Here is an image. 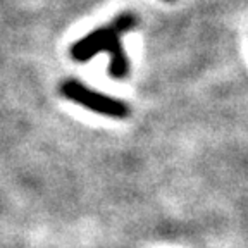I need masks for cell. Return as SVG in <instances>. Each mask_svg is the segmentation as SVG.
<instances>
[{
  "label": "cell",
  "mask_w": 248,
  "mask_h": 248,
  "mask_svg": "<svg viewBox=\"0 0 248 248\" xmlns=\"http://www.w3.org/2000/svg\"><path fill=\"white\" fill-rule=\"evenodd\" d=\"M121 35L123 33L114 24L97 28L71 46V55H73L74 61L86 62L95 57L98 52H107L108 57H110L108 74L121 79V78L128 76L129 71V59L126 55L123 42H121Z\"/></svg>",
  "instance_id": "cell-1"
},
{
  "label": "cell",
  "mask_w": 248,
  "mask_h": 248,
  "mask_svg": "<svg viewBox=\"0 0 248 248\" xmlns=\"http://www.w3.org/2000/svg\"><path fill=\"white\" fill-rule=\"evenodd\" d=\"M167 2H172V0H167Z\"/></svg>",
  "instance_id": "cell-3"
},
{
  "label": "cell",
  "mask_w": 248,
  "mask_h": 248,
  "mask_svg": "<svg viewBox=\"0 0 248 248\" xmlns=\"http://www.w3.org/2000/svg\"><path fill=\"white\" fill-rule=\"evenodd\" d=\"M61 92L71 102H76L78 105L90 108L92 112L114 117V119H124V117L129 116V107L124 102L117 100L114 97H108L105 93L95 92V90L88 88L76 79H67V81L62 83Z\"/></svg>",
  "instance_id": "cell-2"
}]
</instances>
